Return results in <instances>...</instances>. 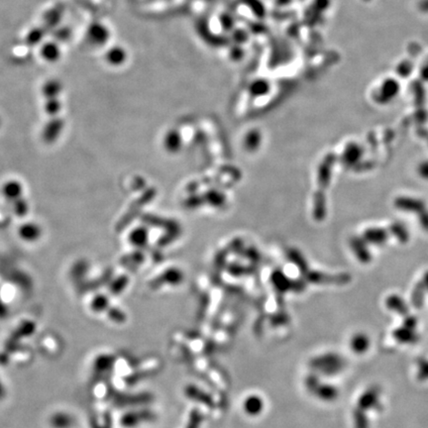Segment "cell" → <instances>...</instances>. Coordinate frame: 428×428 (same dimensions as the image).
I'll return each mask as SVG.
<instances>
[{"label":"cell","instance_id":"obj_1","mask_svg":"<svg viewBox=\"0 0 428 428\" xmlns=\"http://www.w3.org/2000/svg\"><path fill=\"white\" fill-rule=\"evenodd\" d=\"M364 154V149L356 143H349L342 156L341 162L346 167H353L360 162Z\"/></svg>","mask_w":428,"mask_h":428},{"label":"cell","instance_id":"obj_2","mask_svg":"<svg viewBox=\"0 0 428 428\" xmlns=\"http://www.w3.org/2000/svg\"><path fill=\"white\" fill-rule=\"evenodd\" d=\"M395 206L398 209L408 211V212H415V213H420L423 210H425V203L422 200L406 197V196L398 197L395 200Z\"/></svg>","mask_w":428,"mask_h":428},{"label":"cell","instance_id":"obj_3","mask_svg":"<svg viewBox=\"0 0 428 428\" xmlns=\"http://www.w3.org/2000/svg\"><path fill=\"white\" fill-rule=\"evenodd\" d=\"M350 247L358 260L363 264H368L372 260L371 253L368 249L367 242L361 237H353L350 240Z\"/></svg>","mask_w":428,"mask_h":428},{"label":"cell","instance_id":"obj_4","mask_svg":"<svg viewBox=\"0 0 428 428\" xmlns=\"http://www.w3.org/2000/svg\"><path fill=\"white\" fill-rule=\"evenodd\" d=\"M309 278L317 283H331L337 285H345L351 281V276L346 273H341L337 275H324L320 273H312Z\"/></svg>","mask_w":428,"mask_h":428},{"label":"cell","instance_id":"obj_5","mask_svg":"<svg viewBox=\"0 0 428 428\" xmlns=\"http://www.w3.org/2000/svg\"><path fill=\"white\" fill-rule=\"evenodd\" d=\"M337 157L334 154H328L324 160V163L319 168V185L321 188L325 189L329 185L330 176H331V166L336 162Z\"/></svg>","mask_w":428,"mask_h":428},{"label":"cell","instance_id":"obj_6","mask_svg":"<svg viewBox=\"0 0 428 428\" xmlns=\"http://www.w3.org/2000/svg\"><path fill=\"white\" fill-rule=\"evenodd\" d=\"M362 238L367 243L375 244V245H382L388 240L389 233L383 228H369L364 232Z\"/></svg>","mask_w":428,"mask_h":428},{"label":"cell","instance_id":"obj_7","mask_svg":"<svg viewBox=\"0 0 428 428\" xmlns=\"http://www.w3.org/2000/svg\"><path fill=\"white\" fill-rule=\"evenodd\" d=\"M390 232L401 243H406L409 240V233L403 223L394 222L390 225Z\"/></svg>","mask_w":428,"mask_h":428},{"label":"cell","instance_id":"obj_8","mask_svg":"<svg viewBox=\"0 0 428 428\" xmlns=\"http://www.w3.org/2000/svg\"><path fill=\"white\" fill-rule=\"evenodd\" d=\"M315 216L317 219H322L326 214V201L322 192H318L315 198Z\"/></svg>","mask_w":428,"mask_h":428},{"label":"cell","instance_id":"obj_9","mask_svg":"<svg viewBox=\"0 0 428 428\" xmlns=\"http://www.w3.org/2000/svg\"><path fill=\"white\" fill-rule=\"evenodd\" d=\"M51 421L56 428H68L71 424V417L68 414H55Z\"/></svg>","mask_w":428,"mask_h":428},{"label":"cell","instance_id":"obj_10","mask_svg":"<svg viewBox=\"0 0 428 428\" xmlns=\"http://www.w3.org/2000/svg\"><path fill=\"white\" fill-rule=\"evenodd\" d=\"M424 291H425V286L423 285V283H418L414 286L412 291V303L415 307L421 306L423 297H424Z\"/></svg>","mask_w":428,"mask_h":428},{"label":"cell","instance_id":"obj_11","mask_svg":"<svg viewBox=\"0 0 428 428\" xmlns=\"http://www.w3.org/2000/svg\"><path fill=\"white\" fill-rule=\"evenodd\" d=\"M387 303H388V306L391 309H395V310H397L399 312H402V313L406 312V306L404 305L403 299L400 296H398V295H392V296H390L388 298Z\"/></svg>","mask_w":428,"mask_h":428},{"label":"cell","instance_id":"obj_12","mask_svg":"<svg viewBox=\"0 0 428 428\" xmlns=\"http://www.w3.org/2000/svg\"><path fill=\"white\" fill-rule=\"evenodd\" d=\"M376 166V162L373 160H366L363 162H359L355 166H353L354 170L358 172V173H364V172H368L372 168H374Z\"/></svg>","mask_w":428,"mask_h":428},{"label":"cell","instance_id":"obj_13","mask_svg":"<svg viewBox=\"0 0 428 428\" xmlns=\"http://www.w3.org/2000/svg\"><path fill=\"white\" fill-rule=\"evenodd\" d=\"M417 173L418 175L424 179V180H428V161L422 162L418 167H417Z\"/></svg>","mask_w":428,"mask_h":428},{"label":"cell","instance_id":"obj_14","mask_svg":"<svg viewBox=\"0 0 428 428\" xmlns=\"http://www.w3.org/2000/svg\"><path fill=\"white\" fill-rule=\"evenodd\" d=\"M418 216H419V223H420L421 227L426 232H428V212H426L425 210H423L422 212L418 213Z\"/></svg>","mask_w":428,"mask_h":428},{"label":"cell","instance_id":"obj_15","mask_svg":"<svg viewBox=\"0 0 428 428\" xmlns=\"http://www.w3.org/2000/svg\"><path fill=\"white\" fill-rule=\"evenodd\" d=\"M423 285L425 286V288H427L428 289V272H426L425 274H424V276H423Z\"/></svg>","mask_w":428,"mask_h":428},{"label":"cell","instance_id":"obj_16","mask_svg":"<svg viewBox=\"0 0 428 428\" xmlns=\"http://www.w3.org/2000/svg\"><path fill=\"white\" fill-rule=\"evenodd\" d=\"M426 139H427V141H428V137H427V138H426Z\"/></svg>","mask_w":428,"mask_h":428}]
</instances>
